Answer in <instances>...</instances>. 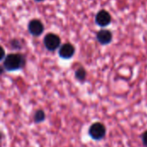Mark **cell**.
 I'll return each mask as SVG.
<instances>
[{
    "mask_svg": "<svg viewBox=\"0 0 147 147\" xmlns=\"http://www.w3.org/2000/svg\"><path fill=\"white\" fill-rule=\"evenodd\" d=\"M43 30H44V26L40 20L34 19L29 22L28 31L31 35H33L34 36H38L43 32Z\"/></svg>",
    "mask_w": 147,
    "mask_h": 147,
    "instance_id": "6",
    "label": "cell"
},
{
    "mask_svg": "<svg viewBox=\"0 0 147 147\" xmlns=\"http://www.w3.org/2000/svg\"><path fill=\"white\" fill-rule=\"evenodd\" d=\"M25 63L24 57L19 54H10L5 57L3 66L9 71H13L21 68Z\"/></svg>",
    "mask_w": 147,
    "mask_h": 147,
    "instance_id": "1",
    "label": "cell"
},
{
    "mask_svg": "<svg viewBox=\"0 0 147 147\" xmlns=\"http://www.w3.org/2000/svg\"><path fill=\"white\" fill-rule=\"evenodd\" d=\"M89 133L93 139L100 140L103 139L106 135V127L104 126L103 124L100 122L94 123L90 126Z\"/></svg>",
    "mask_w": 147,
    "mask_h": 147,
    "instance_id": "2",
    "label": "cell"
},
{
    "mask_svg": "<svg viewBox=\"0 0 147 147\" xmlns=\"http://www.w3.org/2000/svg\"><path fill=\"white\" fill-rule=\"evenodd\" d=\"M45 119V113L42 110H39L34 114V121L35 122H41Z\"/></svg>",
    "mask_w": 147,
    "mask_h": 147,
    "instance_id": "9",
    "label": "cell"
},
{
    "mask_svg": "<svg viewBox=\"0 0 147 147\" xmlns=\"http://www.w3.org/2000/svg\"><path fill=\"white\" fill-rule=\"evenodd\" d=\"M142 141H143V144L147 147V131L144 133V134L142 136Z\"/></svg>",
    "mask_w": 147,
    "mask_h": 147,
    "instance_id": "10",
    "label": "cell"
},
{
    "mask_svg": "<svg viewBox=\"0 0 147 147\" xmlns=\"http://www.w3.org/2000/svg\"><path fill=\"white\" fill-rule=\"evenodd\" d=\"M44 44L48 50L53 51L60 45V38L55 34H47L44 38Z\"/></svg>",
    "mask_w": 147,
    "mask_h": 147,
    "instance_id": "4",
    "label": "cell"
},
{
    "mask_svg": "<svg viewBox=\"0 0 147 147\" xmlns=\"http://www.w3.org/2000/svg\"><path fill=\"white\" fill-rule=\"evenodd\" d=\"M75 53V48L71 43H65L63 44L59 51V56L64 59H69L73 56Z\"/></svg>",
    "mask_w": 147,
    "mask_h": 147,
    "instance_id": "7",
    "label": "cell"
},
{
    "mask_svg": "<svg viewBox=\"0 0 147 147\" xmlns=\"http://www.w3.org/2000/svg\"><path fill=\"white\" fill-rule=\"evenodd\" d=\"M35 1H37V2H40V1H43V0H35Z\"/></svg>",
    "mask_w": 147,
    "mask_h": 147,
    "instance_id": "12",
    "label": "cell"
},
{
    "mask_svg": "<svg viewBox=\"0 0 147 147\" xmlns=\"http://www.w3.org/2000/svg\"><path fill=\"white\" fill-rule=\"evenodd\" d=\"M96 39L102 45L109 44L113 40V34L109 29H101L96 34Z\"/></svg>",
    "mask_w": 147,
    "mask_h": 147,
    "instance_id": "5",
    "label": "cell"
},
{
    "mask_svg": "<svg viewBox=\"0 0 147 147\" xmlns=\"http://www.w3.org/2000/svg\"><path fill=\"white\" fill-rule=\"evenodd\" d=\"M75 75H76V77H77L78 80H79V81H84V80L85 79V77H86V72H85L84 68H78V69L76 71Z\"/></svg>",
    "mask_w": 147,
    "mask_h": 147,
    "instance_id": "8",
    "label": "cell"
},
{
    "mask_svg": "<svg viewBox=\"0 0 147 147\" xmlns=\"http://www.w3.org/2000/svg\"><path fill=\"white\" fill-rule=\"evenodd\" d=\"M4 55H5V52H4V49H3V48L2 46H0V61L3 59Z\"/></svg>",
    "mask_w": 147,
    "mask_h": 147,
    "instance_id": "11",
    "label": "cell"
},
{
    "mask_svg": "<svg viewBox=\"0 0 147 147\" xmlns=\"http://www.w3.org/2000/svg\"><path fill=\"white\" fill-rule=\"evenodd\" d=\"M96 23L100 27H107L112 22V16L110 13L106 10H101L97 12L95 17Z\"/></svg>",
    "mask_w": 147,
    "mask_h": 147,
    "instance_id": "3",
    "label": "cell"
}]
</instances>
